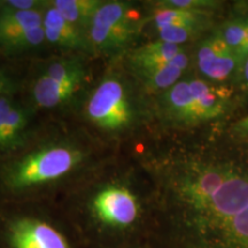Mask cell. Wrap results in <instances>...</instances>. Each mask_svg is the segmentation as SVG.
Here are the masks:
<instances>
[{
  "label": "cell",
  "instance_id": "cell-1",
  "mask_svg": "<svg viewBox=\"0 0 248 248\" xmlns=\"http://www.w3.org/2000/svg\"><path fill=\"white\" fill-rule=\"evenodd\" d=\"M177 195L197 248H248V161L199 164L183 176Z\"/></svg>",
  "mask_w": 248,
  "mask_h": 248
},
{
  "label": "cell",
  "instance_id": "cell-2",
  "mask_svg": "<svg viewBox=\"0 0 248 248\" xmlns=\"http://www.w3.org/2000/svg\"><path fill=\"white\" fill-rule=\"evenodd\" d=\"M82 152L67 145H53L26 155L9 168L6 183L14 190L55 181L82 161Z\"/></svg>",
  "mask_w": 248,
  "mask_h": 248
},
{
  "label": "cell",
  "instance_id": "cell-3",
  "mask_svg": "<svg viewBox=\"0 0 248 248\" xmlns=\"http://www.w3.org/2000/svg\"><path fill=\"white\" fill-rule=\"evenodd\" d=\"M136 24L135 15L126 2H104L89 28L91 49L111 54L124 48L137 31Z\"/></svg>",
  "mask_w": 248,
  "mask_h": 248
},
{
  "label": "cell",
  "instance_id": "cell-4",
  "mask_svg": "<svg viewBox=\"0 0 248 248\" xmlns=\"http://www.w3.org/2000/svg\"><path fill=\"white\" fill-rule=\"evenodd\" d=\"M89 119L106 130L125 128L131 121V106L120 80L107 78L92 93L86 106Z\"/></svg>",
  "mask_w": 248,
  "mask_h": 248
},
{
  "label": "cell",
  "instance_id": "cell-5",
  "mask_svg": "<svg viewBox=\"0 0 248 248\" xmlns=\"http://www.w3.org/2000/svg\"><path fill=\"white\" fill-rule=\"evenodd\" d=\"M93 209L102 222L114 226H126L138 216L137 199L131 192L119 186H109L95 195Z\"/></svg>",
  "mask_w": 248,
  "mask_h": 248
},
{
  "label": "cell",
  "instance_id": "cell-6",
  "mask_svg": "<svg viewBox=\"0 0 248 248\" xmlns=\"http://www.w3.org/2000/svg\"><path fill=\"white\" fill-rule=\"evenodd\" d=\"M197 61L201 73L213 80L229 78L240 62L237 53L218 35L210 37L200 45Z\"/></svg>",
  "mask_w": 248,
  "mask_h": 248
},
{
  "label": "cell",
  "instance_id": "cell-7",
  "mask_svg": "<svg viewBox=\"0 0 248 248\" xmlns=\"http://www.w3.org/2000/svg\"><path fill=\"white\" fill-rule=\"evenodd\" d=\"M11 241L14 248H69L60 232L47 223L30 218L12 225Z\"/></svg>",
  "mask_w": 248,
  "mask_h": 248
},
{
  "label": "cell",
  "instance_id": "cell-8",
  "mask_svg": "<svg viewBox=\"0 0 248 248\" xmlns=\"http://www.w3.org/2000/svg\"><path fill=\"white\" fill-rule=\"evenodd\" d=\"M43 27L46 40L52 44L71 49H91L84 31L66 20L53 5L45 11Z\"/></svg>",
  "mask_w": 248,
  "mask_h": 248
},
{
  "label": "cell",
  "instance_id": "cell-9",
  "mask_svg": "<svg viewBox=\"0 0 248 248\" xmlns=\"http://www.w3.org/2000/svg\"><path fill=\"white\" fill-rule=\"evenodd\" d=\"M190 85L195 100L197 121L213 120L224 113L231 98V90L202 79H191Z\"/></svg>",
  "mask_w": 248,
  "mask_h": 248
},
{
  "label": "cell",
  "instance_id": "cell-10",
  "mask_svg": "<svg viewBox=\"0 0 248 248\" xmlns=\"http://www.w3.org/2000/svg\"><path fill=\"white\" fill-rule=\"evenodd\" d=\"M44 13L43 8L22 12L0 9V49L4 51L6 46L27 31L43 26Z\"/></svg>",
  "mask_w": 248,
  "mask_h": 248
},
{
  "label": "cell",
  "instance_id": "cell-11",
  "mask_svg": "<svg viewBox=\"0 0 248 248\" xmlns=\"http://www.w3.org/2000/svg\"><path fill=\"white\" fill-rule=\"evenodd\" d=\"M182 52L179 45L157 40L136 48L130 57V63L136 73L140 74L168 63Z\"/></svg>",
  "mask_w": 248,
  "mask_h": 248
},
{
  "label": "cell",
  "instance_id": "cell-12",
  "mask_svg": "<svg viewBox=\"0 0 248 248\" xmlns=\"http://www.w3.org/2000/svg\"><path fill=\"white\" fill-rule=\"evenodd\" d=\"M82 86L77 82H59L43 74L33 85V99L40 107L52 108L63 104Z\"/></svg>",
  "mask_w": 248,
  "mask_h": 248
},
{
  "label": "cell",
  "instance_id": "cell-13",
  "mask_svg": "<svg viewBox=\"0 0 248 248\" xmlns=\"http://www.w3.org/2000/svg\"><path fill=\"white\" fill-rule=\"evenodd\" d=\"M187 64V55L182 52L168 63L144 71L138 75L144 80L146 88L152 91H162V90L168 91L176 83L179 82V78L185 71Z\"/></svg>",
  "mask_w": 248,
  "mask_h": 248
},
{
  "label": "cell",
  "instance_id": "cell-14",
  "mask_svg": "<svg viewBox=\"0 0 248 248\" xmlns=\"http://www.w3.org/2000/svg\"><path fill=\"white\" fill-rule=\"evenodd\" d=\"M166 104L176 119L186 122H198L195 100L190 80H179L166 93Z\"/></svg>",
  "mask_w": 248,
  "mask_h": 248
},
{
  "label": "cell",
  "instance_id": "cell-15",
  "mask_svg": "<svg viewBox=\"0 0 248 248\" xmlns=\"http://www.w3.org/2000/svg\"><path fill=\"white\" fill-rule=\"evenodd\" d=\"M104 1L100 0H55L52 5L62 16L79 29H89L93 17Z\"/></svg>",
  "mask_w": 248,
  "mask_h": 248
},
{
  "label": "cell",
  "instance_id": "cell-16",
  "mask_svg": "<svg viewBox=\"0 0 248 248\" xmlns=\"http://www.w3.org/2000/svg\"><path fill=\"white\" fill-rule=\"evenodd\" d=\"M208 12L197 11V9H183L173 7L157 8L153 14V21L157 30L166 27L182 26L188 23H204L208 22Z\"/></svg>",
  "mask_w": 248,
  "mask_h": 248
},
{
  "label": "cell",
  "instance_id": "cell-17",
  "mask_svg": "<svg viewBox=\"0 0 248 248\" xmlns=\"http://www.w3.org/2000/svg\"><path fill=\"white\" fill-rule=\"evenodd\" d=\"M29 111L21 106H13L0 126V150L13 147L20 140L29 123Z\"/></svg>",
  "mask_w": 248,
  "mask_h": 248
},
{
  "label": "cell",
  "instance_id": "cell-18",
  "mask_svg": "<svg viewBox=\"0 0 248 248\" xmlns=\"http://www.w3.org/2000/svg\"><path fill=\"white\" fill-rule=\"evenodd\" d=\"M44 75L59 82L83 83L85 79V70L79 61L61 60L52 63Z\"/></svg>",
  "mask_w": 248,
  "mask_h": 248
},
{
  "label": "cell",
  "instance_id": "cell-19",
  "mask_svg": "<svg viewBox=\"0 0 248 248\" xmlns=\"http://www.w3.org/2000/svg\"><path fill=\"white\" fill-rule=\"evenodd\" d=\"M206 26L204 23H188L182 24V26H171L166 27L157 30L160 40L170 44L179 45L193 38L195 35L199 33V31Z\"/></svg>",
  "mask_w": 248,
  "mask_h": 248
},
{
  "label": "cell",
  "instance_id": "cell-20",
  "mask_svg": "<svg viewBox=\"0 0 248 248\" xmlns=\"http://www.w3.org/2000/svg\"><path fill=\"white\" fill-rule=\"evenodd\" d=\"M218 36L223 42L237 53V51L247 42V33L245 21L235 20L226 23Z\"/></svg>",
  "mask_w": 248,
  "mask_h": 248
},
{
  "label": "cell",
  "instance_id": "cell-21",
  "mask_svg": "<svg viewBox=\"0 0 248 248\" xmlns=\"http://www.w3.org/2000/svg\"><path fill=\"white\" fill-rule=\"evenodd\" d=\"M217 2L208 1V0H167L161 1V7H173L183 9H197V11H206L207 8L213 7Z\"/></svg>",
  "mask_w": 248,
  "mask_h": 248
},
{
  "label": "cell",
  "instance_id": "cell-22",
  "mask_svg": "<svg viewBox=\"0 0 248 248\" xmlns=\"http://www.w3.org/2000/svg\"><path fill=\"white\" fill-rule=\"evenodd\" d=\"M1 8L12 12L32 11V9L43 8V2L38 0H8L2 2Z\"/></svg>",
  "mask_w": 248,
  "mask_h": 248
},
{
  "label": "cell",
  "instance_id": "cell-23",
  "mask_svg": "<svg viewBox=\"0 0 248 248\" xmlns=\"http://www.w3.org/2000/svg\"><path fill=\"white\" fill-rule=\"evenodd\" d=\"M13 106L14 104L7 95H0V126L2 125V123H4V121L6 120V117H7L8 113L11 111Z\"/></svg>",
  "mask_w": 248,
  "mask_h": 248
},
{
  "label": "cell",
  "instance_id": "cell-24",
  "mask_svg": "<svg viewBox=\"0 0 248 248\" xmlns=\"http://www.w3.org/2000/svg\"><path fill=\"white\" fill-rule=\"evenodd\" d=\"M235 131L244 133V135H248V115L245 116L244 119L238 121L234 125Z\"/></svg>",
  "mask_w": 248,
  "mask_h": 248
},
{
  "label": "cell",
  "instance_id": "cell-25",
  "mask_svg": "<svg viewBox=\"0 0 248 248\" xmlns=\"http://www.w3.org/2000/svg\"><path fill=\"white\" fill-rule=\"evenodd\" d=\"M237 55L240 62H244L248 58V40L237 51Z\"/></svg>",
  "mask_w": 248,
  "mask_h": 248
},
{
  "label": "cell",
  "instance_id": "cell-26",
  "mask_svg": "<svg viewBox=\"0 0 248 248\" xmlns=\"http://www.w3.org/2000/svg\"><path fill=\"white\" fill-rule=\"evenodd\" d=\"M6 89H7V79H6V77L0 73V95L5 94Z\"/></svg>",
  "mask_w": 248,
  "mask_h": 248
},
{
  "label": "cell",
  "instance_id": "cell-27",
  "mask_svg": "<svg viewBox=\"0 0 248 248\" xmlns=\"http://www.w3.org/2000/svg\"><path fill=\"white\" fill-rule=\"evenodd\" d=\"M243 79L248 86V58L243 62Z\"/></svg>",
  "mask_w": 248,
  "mask_h": 248
},
{
  "label": "cell",
  "instance_id": "cell-28",
  "mask_svg": "<svg viewBox=\"0 0 248 248\" xmlns=\"http://www.w3.org/2000/svg\"><path fill=\"white\" fill-rule=\"evenodd\" d=\"M245 26H246V33H247V40H248V20L245 21Z\"/></svg>",
  "mask_w": 248,
  "mask_h": 248
},
{
  "label": "cell",
  "instance_id": "cell-29",
  "mask_svg": "<svg viewBox=\"0 0 248 248\" xmlns=\"http://www.w3.org/2000/svg\"><path fill=\"white\" fill-rule=\"evenodd\" d=\"M2 2H4V1H0V9H1V6H2Z\"/></svg>",
  "mask_w": 248,
  "mask_h": 248
}]
</instances>
